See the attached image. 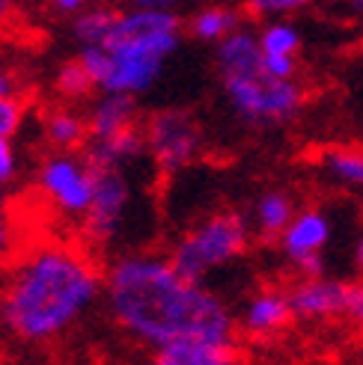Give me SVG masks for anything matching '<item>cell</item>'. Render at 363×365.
Masks as SVG:
<instances>
[{"label":"cell","mask_w":363,"mask_h":365,"mask_svg":"<svg viewBox=\"0 0 363 365\" xmlns=\"http://www.w3.org/2000/svg\"><path fill=\"white\" fill-rule=\"evenodd\" d=\"M104 297L122 330L158 351L179 341H232L235 321L227 303L206 285L185 279L164 255L131 252L116 259L104 277Z\"/></svg>","instance_id":"6da1fadb"},{"label":"cell","mask_w":363,"mask_h":365,"mask_svg":"<svg viewBox=\"0 0 363 365\" xmlns=\"http://www.w3.org/2000/svg\"><path fill=\"white\" fill-rule=\"evenodd\" d=\"M99 267L75 247L45 244L27 252L0 294V318L24 341H51L75 327L99 294Z\"/></svg>","instance_id":"7a4b0ae2"},{"label":"cell","mask_w":363,"mask_h":365,"mask_svg":"<svg viewBox=\"0 0 363 365\" xmlns=\"http://www.w3.org/2000/svg\"><path fill=\"white\" fill-rule=\"evenodd\" d=\"M247 241L250 229L244 217L235 211H217L209 220L182 235L167 259L185 279L203 285V277L212 267L229 264L232 259L244 255Z\"/></svg>","instance_id":"3957f363"},{"label":"cell","mask_w":363,"mask_h":365,"mask_svg":"<svg viewBox=\"0 0 363 365\" xmlns=\"http://www.w3.org/2000/svg\"><path fill=\"white\" fill-rule=\"evenodd\" d=\"M235 116L250 125H280L301 113L304 89L298 81H274L265 71L221 78Z\"/></svg>","instance_id":"277c9868"},{"label":"cell","mask_w":363,"mask_h":365,"mask_svg":"<svg viewBox=\"0 0 363 365\" xmlns=\"http://www.w3.org/2000/svg\"><path fill=\"white\" fill-rule=\"evenodd\" d=\"M143 134H146V152L164 175L191 167L203 149V128L182 107L152 113Z\"/></svg>","instance_id":"5b68a950"},{"label":"cell","mask_w":363,"mask_h":365,"mask_svg":"<svg viewBox=\"0 0 363 365\" xmlns=\"http://www.w3.org/2000/svg\"><path fill=\"white\" fill-rule=\"evenodd\" d=\"M179 36H182V18L167 9V6H137L131 12L119 15V24L114 27L111 39L101 48L104 51H146L158 53V57H170L179 48Z\"/></svg>","instance_id":"8992f818"},{"label":"cell","mask_w":363,"mask_h":365,"mask_svg":"<svg viewBox=\"0 0 363 365\" xmlns=\"http://www.w3.org/2000/svg\"><path fill=\"white\" fill-rule=\"evenodd\" d=\"M39 187L51 205L66 214H86L93 205L96 178L84 158L75 155H51L39 167Z\"/></svg>","instance_id":"52a82bcc"},{"label":"cell","mask_w":363,"mask_h":365,"mask_svg":"<svg viewBox=\"0 0 363 365\" xmlns=\"http://www.w3.org/2000/svg\"><path fill=\"white\" fill-rule=\"evenodd\" d=\"M328 241H331V220L319 208H304L283 232L280 250L304 273V279H316L324 270L322 250L328 247Z\"/></svg>","instance_id":"ba28073f"},{"label":"cell","mask_w":363,"mask_h":365,"mask_svg":"<svg viewBox=\"0 0 363 365\" xmlns=\"http://www.w3.org/2000/svg\"><path fill=\"white\" fill-rule=\"evenodd\" d=\"M96 190H93V205L84 214L86 217V235L96 244L111 241L122 226L125 208H129L131 187L129 178L122 175V170H93Z\"/></svg>","instance_id":"9c48e42d"},{"label":"cell","mask_w":363,"mask_h":365,"mask_svg":"<svg viewBox=\"0 0 363 365\" xmlns=\"http://www.w3.org/2000/svg\"><path fill=\"white\" fill-rule=\"evenodd\" d=\"M346 297L349 282L339 279H301L289 291V306H292V318L301 321H324L334 315H346Z\"/></svg>","instance_id":"30bf717a"},{"label":"cell","mask_w":363,"mask_h":365,"mask_svg":"<svg viewBox=\"0 0 363 365\" xmlns=\"http://www.w3.org/2000/svg\"><path fill=\"white\" fill-rule=\"evenodd\" d=\"M292 321V306H289V294L274 288H265L259 294H253L242 312V327L250 336H271L283 330Z\"/></svg>","instance_id":"8fae6325"},{"label":"cell","mask_w":363,"mask_h":365,"mask_svg":"<svg viewBox=\"0 0 363 365\" xmlns=\"http://www.w3.org/2000/svg\"><path fill=\"white\" fill-rule=\"evenodd\" d=\"M143 152H146V134L140 128H131V131L107 140H89L84 160L89 163V170H122Z\"/></svg>","instance_id":"7c38bea8"},{"label":"cell","mask_w":363,"mask_h":365,"mask_svg":"<svg viewBox=\"0 0 363 365\" xmlns=\"http://www.w3.org/2000/svg\"><path fill=\"white\" fill-rule=\"evenodd\" d=\"M140 110H137V101L131 96H104L99 98V104L89 110V140H107V137H116L137 128Z\"/></svg>","instance_id":"4fadbf2b"},{"label":"cell","mask_w":363,"mask_h":365,"mask_svg":"<svg viewBox=\"0 0 363 365\" xmlns=\"http://www.w3.org/2000/svg\"><path fill=\"white\" fill-rule=\"evenodd\" d=\"M152 365H242V356L232 341H179L170 348H161Z\"/></svg>","instance_id":"5bb4252c"},{"label":"cell","mask_w":363,"mask_h":365,"mask_svg":"<svg viewBox=\"0 0 363 365\" xmlns=\"http://www.w3.org/2000/svg\"><path fill=\"white\" fill-rule=\"evenodd\" d=\"M262 57L265 53L259 48V36L247 30H235L224 42H217V71H221V78L262 71Z\"/></svg>","instance_id":"9a60e30c"},{"label":"cell","mask_w":363,"mask_h":365,"mask_svg":"<svg viewBox=\"0 0 363 365\" xmlns=\"http://www.w3.org/2000/svg\"><path fill=\"white\" fill-rule=\"evenodd\" d=\"M295 199L286 190H265L257 205H253V226L262 238H283V232L289 229V223L295 220Z\"/></svg>","instance_id":"2e32d148"},{"label":"cell","mask_w":363,"mask_h":365,"mask_svg":"<svg viewBox=\"0 0 363 365\" xmlns=\"http://www.w3.org/2000/svg\"><path fill=\"white\" fill-rule=\"evenodd\" d=\"M322 167L334 181L363 190V149L357 145H334L322 152Z\"/></svg>","instance_id":"e0dca14e"},{"label":"cell","mask_w":363,"mask_h":365,"mask_svg":"<svg viewBox=\"0 0 363 365\" xmlns=\"http://www.w3.org/2000/svg\"><path fill=\"white\" fill-rule=\"evenodd\" d=\"M119 9H111V6H99V9H84L81 15H75V39L84 45V48H101L107 39H111L114 27L119 24Z\"/></svg>","instance_id":"ac0fdd59"},{"label":"cell","mask_w":363,"mask_h":365,"mask_svg":"<svg viewBox=\"0 0 363 365\" xmlns=\"http://www.w3.org/2000/svg\"><path fill=\"white\" fill-rule=\"evenodd\" d=\"M191 36L199 42H224L239 30V12L229 6H206L191 18Z\"/></svg>","instance_id":"d6986e66"},{"label":"cell","mask_w":363,"mask_h":365,"mask_svg":"<svg viewBox=\"0 0 363 365\" xmlns=\"http://www.w3.org/2000/svg\"><path fill=\"white\" fill-rule=\"evenodd\" d=\"M45 137H48V143L54 145V149L69 152V149H78V145L86 143L89 125H86L84 116L71 113V110H54L45 119Z\"/></svg>","instance_id":"ffe728a7"},{"label":"cell","mask_w":363,"mask_h":365,"mask_svg":"<svg viewBox=\"0 0 363 365\" xmlns=\"http://www.w3.org/2000/svg\"><path fill=\"white\" fill-rule=\"evenodd\" d=\"M259 48L265 57H295L301 48V33L289 21H271L259 33Z\"/></svg>","instance_id":"44dd1931"},{"label":"cell","mask_w":363,"mask_h":365,"mask_svg":"<svg viewBox=\"0 0 363 365\" xmlns=\"http://www.w3.org/2000/svg\"><path fill=\"white\" fill-rule=\"evenodd\" d=\"M57 93L63 96V98H86L89 93L96 89V83H93V78L84 71V66L78 63V60H69V63H63L60 66V71H57Z\"/></svg>","instance_id":"7402d4cb"},{"label":"cell","mask_w":363,"mask_h":365,"mask_svg":"<svg viewBox=\"0 0 363 365\" xmlns=\"http://www.w3.org/2000/svg\"><path fill=\"white\" fill-rule=\"evenodd\" d=\"M78 63L84 66L86 75L93 78V83L101 89L107 71H111V57H107V51H104V48H84L81 57H78Z\"/></svg>","instance_id":"603a6c76"},{"label":"cell","mask_w":363,"mask_h":365,"mask_svg":"<svg viewBox=\"0 0 363 365\" xmlns=\"http://www.w3.org/2000/svg\"><path fill=\"white\" fill-rule=\"evenodd\" d=\"M24 122V104L21 98H4L0 101V140H12L15 131Z\"/></svg>","instance_id":"cb8c5ba5"},{"label":"cell","mask_w":363,"mask_h":365,"mask_svg":"<svg viewBox=\"0 0 363 365\" xmlns=\"http://www.w3.org/2000/svg\"><path fill=\"white\" fill-rule=\"evenodd\" d=\"M262 71L274 81H295L298 63L295 57H262Z\"/></svg>","instance_id":"d4e9b609"},{"label":"cell","mask_w":363,"mask_h":365,"mask_svg":"<svg viewBox=\"0 0 363 365\" xmlns=\"http://www.w3.org/2000/svg\"><path fill=\"white\" fill-rule=\"evenodd\" d=\"M346 318L357 327V333L363 336V279L349 282V297H346Z\"/></svg>","instance_id":"484cf974"},{"label":"cell","mask_w":363,"mask_h":365,"mask_svg":"<svg viewBox=\"0 0 363 365\" xmlns=\"http://www.w3.org/2000/svg\"><path fill=\"white\" fill-rule=\"evenodd\" d=\"M253 12H262V15H283L289 9H298L301 0H257V4H250Z\"/></svg>","instance_id":"4316f807"},{"label":"cell","mask_w":363,"mask_h":365,"mask_svg":"<svg viewBox=\"0 0 363 365\" xmlns=\"http://www.w3.org/2000/svg\"><path fill=\"white\" fill-rule=\"evenodd\" d=\"M15 175V149L9 140H0V185Z\"/></svg>","instance_id":"83f0119b"},{"label":"cell","mask_w":363,"mask_h":365,"mask_svg":"<svg viewBox=\"0 0 363 365\" xmlns=\"http://www.w3.org/2000/svg\"><path fill=\"white\" fill-rule=\"evenodd\" d=\"M4 98H18V78L15 71L0 66V101Z\"/></svg>","instance_id":"f1b7e54d"},{"label":"cell","mask_w":363,"mask_h":365,"mask_svg":"<svg viewBox=\"0 0 363 365\" xmlns=\"http://www.w3.org/2000/svg\"><path fill=\"white\" fill-rule=\"evenodd\" d=\"M54 9H57V12H75V15H81L84 4H81V0H57Z\"/></svg>","instance_id":"f546056e"},{"label":"cell","mask_w":363,"mask_h":365,"mask_svg":"<svg viewBox=\"0 0 363 365\" xmlns=\"http://www.w3.org/2000/svg\"><path fill=\"white\" fill-rule=\"evenodd\" d=\"M354 264H357V270L363 273V235H360L357 244H354Z\"/></svg>","instance_id":"4dcf8cb0"},{"label":"cell","mask_w":363,"mask_h":365,"mask_svg":"<svg viewBox=\"0 0 363 365\" xmlns=\"http://www.w3.org/2000/svg\"><path fill=\"white\" fill-rule=\"evenodd\" d=\"M6 250H9V229L0 223V255H4Z\"/></svg>","instance_id":"1f68e13d"},{"label":"cell","mask_w":363,"mask_h":365,"mask_svg":"<svg viewBox=\"0 0 363 365\" xmlns=\"http://www.w3.org/2000/svg\"><path fill=\"white\" fill-rule=\"evenodd\" d=\"M9 15V4H4V0H0V18H6Z\"/></svg>","instance_id":"d6a6232c"},{"label":"cell","mask_w":363,"mask_h":365,"mask_svg":"<svg viewBox=\"0 0 363 365\" xmlns=\"http://www.w3.org/2000/svg\"><path fill=\"white\" fill-rule=\"evenodd\" d=\"M4 205H6V196H4V193H0V211H4Z\"/></svg>","instance_id":"836d02e7"}]
</instances>
